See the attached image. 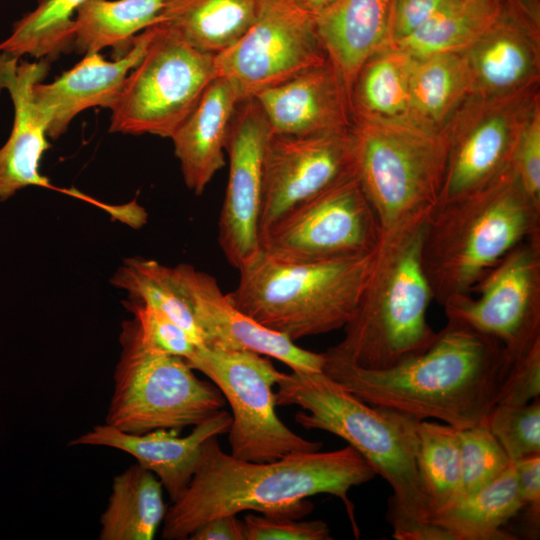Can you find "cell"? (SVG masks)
<instances>
[{"instance_id":"1","label":"cell","mask_w":540,"mask_h":540,"mask_svg":"<svg viewBox=\"0 0 540 540\" xmlns=\"http://www.w3.org/2000/svg\"><path fill=\"white\" fill-rule=\"evenodd\" d=\"M217 438L213 436L203 443L190 483L167 508L162 528L164 539H188L207 521L243 511L298 519L312 510V504L305 499L317 494L339 498L355 535L359 534L348 492L377 474L352 446L252 462L223 451Z\"/></svg>"},{"instance_id":"2","label":"cell","mask_w":540,"mask_h":540,"mask_svg":"<svg viewBox=\"0 0 540 540\" xmlns=\"http://www.w3.org/2000/svg\"><path fill=\"white\" fill-rule=\"evenodd\" d=\"M324 357L322 371L364 402L457 429L486 421L512 365L498 340L450 320L425 352L388 369Z\"/></svg>"},{"instance_id":"3","label":"cell","mask_w":540,"mask_h":540,"mask_svg":"<svg viewBox=\"0 0 540 540\" xmlns=\"http://www.w3.org/2000/svg\"><path fill=\"white\" fill-rule=\"evenodd\" d=\"M277 406H298L295 421L305 429L339 436L357 450L392 490L387 519L396 540H448L431 523L418 474L417 419L370 405L322 372L283 373Z\"/></svg>"},{"instance_id":"4","label":"cell","mask_w":540,"mask_h":540,"mask_svg":"<svg viewBox=\"0 0 540 540\" xmlns=\"http://www.w3.org/2000/svg\"><path fill=\"white\" fill-rule=\"evenodd\" d=\"M540 236V205L510 166L487 186L437 205L421 238V264L444 305L470 294L481 278L521 242Z\"/></svg>"},{"instance_id":"5","label":"cell","mask_w":540,"mask_h":540,"mask_svg":"<svg viewBox=\"0 0 540 540\" xmlns=\"http://www.w3.org/2000/svg\"><path fill=\"white\" fill-rule=\"evenodd\" d=\"M428 216L382 232L373 266L344 337L324 352L369 370L394 367L425 352L437 332L427 321L433 294L421 264Z\"/></svg>"},{"instance_id":"6","label":"cell","mask_w":540,"mask_h":540,"mask_svg":"<svg viewBox=\"0 0 540 540\" xmlns=\"http://www.w3.org/2000/svg\"><path fill=\"white\" fill-rule=\"evenodd\" d=\"M375 252L285 263L260 251L238 270V284L228 295L239 310L294 342L329 333L343 328L353 316Z\"/></svg>"},{"instance_id":"7","label":"cell","mask_w":540,"mask_h":540,"mask_svg":"<svg viewBox=\"0 0 540 540\" xmlns=\"http://www.w3.org/2000/svg\"><path fill=\"white\" fill-rule=\"evenodd\" d=\"M349 135L354 174L381 231L428 216L445 177L448 147L443 131L353 116Z\"/></svg>"},{"instance_id":"8","label":"cell","mask_w":540,"mask_h":540,"mask_svg":"<svg viewBox=\"0 0 540 540\" xmlns=\"http://www.w3.org/2000/svg\"><path fill=\"white\" fill-rule=\"evenodd\" d=\"M119 342L106 424L133 434L181 430L225 407L220 390L198 378L183 358L147 345L134 319L122 323Z\"/></svg>"},{"instance_id":"9","label":"cell","mask_w":540,"mask_h":540,"mask_svg":"<svg viewBox=\"0 0 540 540\" xmlns=\"http://www.w3.org/2000/svg\"><path fill=\"white\" fill-rule=\"evenodd\" d=\"M214 56L156 23L144 56L111 109L109 131L170 138L217 77Z\"/></svg>"},{"instance_id":"10","label":"cell","mask_w":540,"mask_h":540,"mask_svg":"<svg viewBox=\"0 0 540 540\" xmlns=\"http://www.w3.org/2000/svg\"><path fill=\"white\" fill-rule=\"evenodd\" d=\"M208 377L232 410L228 430L230 454L252 462H270L298 452L318 451L323 444L307 440L278 417L273 386L283 372L268 357L247 350L198 346L186 361Z\"/></svg>"},{"instance_id":"11","label":"cell","mask_w":540,"mask_h":540,"mask_svg":"<svg viewBox=\"0 0 540 540\" xmlns=\"http://www.w3.org/2000/svg\"><path fill=\"white\" fill-rule=\"evenodd\" d=\"M381 234L353 172L281 216L261 235L260 247L280 262H319L372 252Z\"/></svg>"},{"instance_id":"12","label":"cell","mask_w":540,"mask_h":540,"mask_svg":"<svg viewBox=\"0 0 540 540\" xmlns=\"http://www.w3.org/2000/svg\"><path fill=\"white\" fill-rule=\"evenodd\" d=\"M447 320L498 340L512 364L540 342V236L514 247L470 294L444 305Z\"/></svg>"},{"instance_id":"13","label":"cell","mask_w":540,"mask_h":540,"mask_svg":"<svg viewBox=\"0 0 540 540\" xmlns=\"http://www.w3.org/2000/svg\"><path fill=\"white\" fill-rule=\"evenodd\" d=\"M327 59L313 14L293 0H261L254 23L214 56V65L244 100Z\"/></svg>"},{"instance_id":"14","label":"cell","mask_w":540,"mask_h":540,"mask_svg":"<svg viewBox=\"0 0 540 540\" xmlns=\"http://www.w3.org/2000/svg\"><path fill=\"white\" fill-rule=\"evenodd\" d=\"M539 102V86L464 101L443 129L448 153L437 205L482 189L511 166L520 131Z\"/></svg>"},{"instance_id":"15","label":"cell","mask_w":540,"mask_h":540,"mask_svg":"<svg viewBox=\"0 0 540 540\" xmlns=\"http://www.w3.org/2000/svg\"><path fill=\"white\" fill-rule=\"evenodd\" d=\"M272 134L254 98L239 102L228 129L229 173L218 221V242L228 263L241 269L261 251L260 212L264 156Z\"/></svg>"},{"instance_id":"16","label":"cell","mask_w":540,"mask_h":540,"mask_svg":"<svg viewBox=\"0 0 540 540\" xmlns=\"http://www.w3.org/2000/svg\"><path fill=\"white\" fill-rule=\"evenodd\" d=\"M354 172L349 130L272 133L265 150L260 237L290 209Z\"/></svg>"},{"instance_id":"17","label":"cell","mask_w":540,"mask_h":540,"mask_svg":"<svg viewBox=\"0 0 540 540\" xmlns=\"http://www.w3.org/2000/svg\"><path fill=\"white\" fill-rule=\"evenodd\" d=\"M470 96L502 97L540 79V1L503 0L486 30L465 50Z\"/></svg>"},{"instance_id":"18","label":"cell","mask_w":540,"mask_h":540,"mask_svg":"<svg viewBox=\"0 0 540 540\" xmlns=\"http://www.w3.org/2000/svg\"><path fill=\"white\" fill-rule=\"evenodd\" d=\"M172 275L199 326L204 345L247 350L274 358L297 372H322L325 357L303 349L239 310L217 280L187 263L171 266Z\"/></svg>"},{"instance_id":"19","label":"cell","mask_w":540,"mask_h":540,"mask_svg":"<svg viewBox=\"0 0 540 540\" xmlns=\"http://www.w3.org/2000/svg\"><path fill=\"white\" fill-rule=\"evenodd\" d=\"M49 70V60L27 62L0 52V92L7 90L14 106L12 130L0 148V201L28 186L61 190L40 172L41 158L50 145L33 86L42 82Z\"/></svg>"},{"instance_id":"20","label":"cell","mask_w":540,"mask_h":540,"mask_svg":"<svg viewBox=\"0 0 540 540\" xmlns=\"http://www.w3.org/2000/svg\"><path fill=\"white\" fill-rule=\"evenodd\" d=\"M274 134L346 132L353 122L347 86L329 58L254 97Z\"/></svg>"},{"instance_id":"21","label":"cell","mask_w":540,"mask_h":540,"mask_svg":"<svg viewBox=\"0 0 540 540\" xmlns=\"http://www.w3.org/2000/svg\"><path fill=\"white\" fill-rule=\"evenodd\" d=\"M155 25L137 34L131 49L121 58L108 61L99 52H90L52 83L38 82L33 86V97L49 138H59L73 118L86 109H112L127 75L144 56Z\"/></svg>"},{"instance_id":"22","label":"cell","mask_w":540,"mask_h":540,"mask_svg":"<svg viewBox=\"0 0 540 540\" xmlns=\"http://www.w3.org/2000/svg\"><path fill=\"white\" fill-rule=\"evenodd\" d=\"M231 422V414L221 409L182 437L176 429L133 434L104 423L72 439L69 446L109 447L131 455L140 466L157 476L173 502L190 483L203 443L227 433Z\"/></svg>"},{"instance_id":"23","label":"cell","mask_w":540,"mask_h":540,"mask_svg":"<svg viewBox=\"0 0 540 540\" xmlns=\"http://www.w3.org/2000/svg\"><path fill=\"white\" fill-rule=\"evenodd\" d=\"M240 101L234 86L217 76L170 137L184 182L195 195H201L226 164L228 129Z\"/></svg>"},{"instance_id":"24","label":"cell","mask_w":540,"mask_h":540,"mask_svg":"<svg viewBox=\"0 0 540 540\" xmlns=\"http://www.w3.org/2000/svg\"><path fill=\"white\" fill-rule=\"evenodd\" d=\"M394 0H336L315 16L329 60L347 89L362 64L389 42Z\"/></svg>"},{"instance_id":"25","label":"cell","mask_w":540,"mask_h":540,"mask_svg":"<svg viewBox=\"0 0 540 540\" xmlns=\"http://www.w3.org/2000/svg\"><path fill=\"white\" fill-rule=\"evenodd\" d=\"M469 96L470 78L462 51L416 59L405 123L429 132H442Z\"/></svg>"},{"instance_id":"26","label":"cell","mask_w":540,"mask_h":540,"mask_svg":"<svg viewBox=\"0 0 540 540\" xmlns=\"http://www.w3.org/2000/svg\"><path fill=\"white\" fill-rule=\"evenodd\" d=\"M261 0H165L159 23L203 52L216 55L254 23Z\"/></svg>"},{"instance_id":"27","label":"cell","mask_w":540,"mask_h":540,"mask_svg":"<svg viewBox=\"0 0 540 540\" xmlns=\"http://www.w3.org/2000/svg\"><path fill=\"white\" fill-rule=\"evenodd\" d=\"M523 510L513 462L493 482L431 517L449 540H512L506 523Z\"/></svg>"},{"instance_id":"28","label":"cell","mask_w":540,"mask_h":540,"mask_svg":"<svg viewBox=\"0 0 540 540\" xmlns=\"http://www.w3.org/2000/svg\"><path fill=\"white\" fill-rule=\"evenodd\" d=\"M167 507L163 485L138 463L114 477L107 507L100 518V540H152Z\"/></svg>"},{"instance_id":"29","label":"cell","mask_w":540,"mask_h":540,"mask_svg":"<svg viewBox=\"0 0 540 540\" xmlns=\"http://www.w3.org/2000/svg\"><path fill=\"white\" fill-rule=\"evenodd\" d=\"M164 2L85 0L74 15L73 50L85 55L110 47L114 58H121L137 34L159 22Z\"/></svg>"},{"instance_id":"30","label":"cell","mask_w":540,"mask_h":540,"mask_svg":"<svg viewBox=\"0 0 540 540\" xmlns=\"http://www.w3.org/2000/svg\"><path fill=\"white\" fill-rule=\"evenodd\" d=\"M415 61L391 45L370 56L358 70L351 87L353 116L405 123Z\"/></svg>"},{"instance_id":"31","label":"cell","mask_w":540,"mask_h":540,"mask_svg":"<svg viewBox=\"0 0 540 540\" xmlns=\"http://www.w3.org/2000/svg\"><path fill=\"white\" fill-rule=\"evenodd\" d=\"M502 2L449 0L413 34L390 45L414 59L463 51L492 23Z\"/></svg>"},{"instance_id":"32","label":"cell","mask_w":540,"mask_h":540,"mask_svg":"<svg viewBox=\"0 0 540 540\" xmlns=\"http://www.w3.org/2000/svg\"><path fill=\"white\" fill-rule=\"evenodd\" d=\"M459 429L430 420L417 424L416 462L431 517L460 497Z\"/></svg>"},{"instance_id":"33","label":"cell","mask_w":540,"mask_h":540,"mask_svg":"<svg viewBox=\"0 0 540 540\" xmlns=\"http://www.w3.org/2000/svg\"><path fill=\"white\" fill-rule=\"evenodd\" d=\"M111 283L125 291L129 299L149 305L180 326L197 346L204 345L203 334L191 308L167 266L152 259H125L111 278Z\"/></svg>"},{"instance_id":"34","label":"cell","mask_w":540,"mask_h":540,"mask_svg":"<svg viewBox=\"0 0 540 540\" xmlns=\"http://www.w3.org/2000/svg\"><path fill=\"white\" fill-rule=\"evenodd\" d=\"M85 0H39L37 7L16 21L0 43V52L21 58L53 60L73 50L74 15Z\"/></svg>"},{"instance_id":"35","label":"cell","mask_w":540,"mask_h":540,"mask_svg":"<svg viewBox=\"0 0 540 540\" xmlns=\"http://www.w3.org/2000/svg\"><path fill=\"white\" fill-rule=\"evenodd\" d=\"M460 497L471 495L498 478L512 463L486 421L459 429ZM458 500V499H457Z\"/></svg>"},{"instance_id":"36","label":"cell","mask_w":540,"mask_h":540,"mask_svg":"<svg viewBox=\"0 0 540 540\" xmlns=\"http://www.w3.org/2000/svg\"><path fill=\"white\" fill-rule=\"evenodd\" d=\"M486 425L512 462L540 454V397L524 405L496 404Z\"/></svg>"},{"instance_id":"37","label":"cell","mask_w":540,"mask_h":540,"mask_svg":"<svg viewBox=\"0 0 540 540\" xmlns=\"http://www.w3.org/2000/svg\"><path fill=\"white\" fill-rule=\"evenodd\" d=\"M125 306L132 313L140 336L147 345L185 361L195 353L198 347L196 343L165 314L131 299L126 301Z\"/></svg>"},{"instance_id":"38","label":"cell","mask_w":540,"mask_h":540,"mask_svg":"<svg viewBox=\"0 0 540 540\" xmlns=\"http://www.w3.org/2000/svg\"><path fill=\"white\" fill-rule=\"evenodd\" d=\"M284 514L244 517L245 540H330L328 525L322 520L297 521Z\"/></svg>"},{"instance_id":"39","label":"cell","mask_w":540,"mask_h":540,"mask_svg":"<svg viewBox=\"0 0 540 540\" xmlns=\"http://www.w3.org/2000/svg\"><path fill=\"white\" fill-rule=\"evenodd\" d=\"M511 167L528 196L540 205V102L520 131Z\"/></svg>"},{"instance_id":"40","label":"cell","mask_w":540,"mask_h":540,"mask_svg":"<svg viewBox=\"0 0 540 540\" xmlns=\"http://www.w3.org/2000/svg\"><path fill=\"white\" fill-rule=\"evenodd\" d=\"M540 396V342L512 363L497 404L524 405Z\"/></svg>"},{"instance_id":"41","label":"cell","mask_w":540,"mask_h":540,"mask_svg":"<svg viewBox=\"0 0 540 540\" xmlns=\"http://www.w3.org/2000/svg\"><path fill=\"white\" fill-rule=\"evenodd\" d=\"M449 0H394L387 45L401 41L418 30Z\"/></svg>"},{"instance_id":"42","label":"cell","mask_w":540,"mask_h":540,"mask_svg":"<svg viewBox=\"0 0 540 540\" xmlns=\"http://www.w3.org/2000/svg\"><path fill=\"white\" fill-rule=\"evenodd\" d=\"M519 495L528 520L539 527L540 516V454L513 461Z\"/></svg>"},{"instance_id":"43","label":"cell","mask_w":540,"mask_h":540,"mask_svg":"<svg viewBox=\"0 0 540 540\" xmlns=\"http://www.w3.org/2000/svg\"><path fill=\"white\" fill-rule=\"evenodd\" d=\"M190 540H245L244 522L236 515L216 517L193 531Z\"/></svg>"},{"instance_id":"44","label":"cell","mask_w":540,"mask_h":540,"mask_svg":"<svg viewBox=\"0 0 540 540\" xmlns=\"http://www.w3.org/2000/svg\"><path fill=\"white\" fill-rule=\"evenodd\" d=\"M335 1L336 0H293L297 6L314 16L331 6Z\"/></svg>"}]
</instances>
